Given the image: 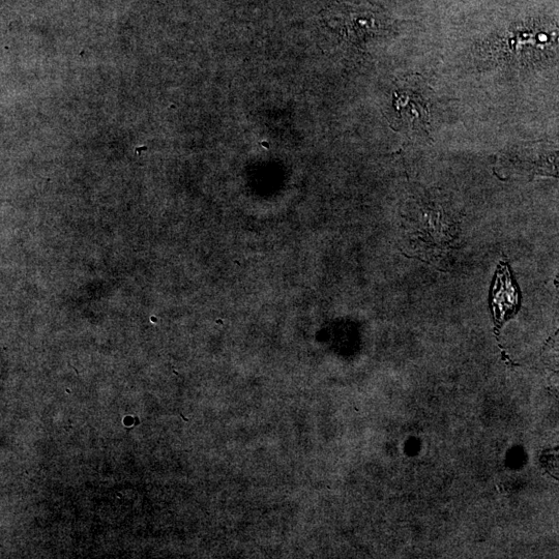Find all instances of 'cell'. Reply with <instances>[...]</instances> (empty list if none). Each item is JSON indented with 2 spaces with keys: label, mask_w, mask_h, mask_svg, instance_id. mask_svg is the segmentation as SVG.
Here are the masks:
<instances>
[{
  "label": "cell",
  "mask_w": 559,
  "mask_h": 559,
  "mask_svg": "<svg viewBox=\"0 0 559 559\" xmlns=\"http://www.w3.org/2000/svg\"><path fill=\"white\" fill-rule=\"evenodd\" d=\"M417 240L429 261L444 259L453 251L460 233L457 215L429 192L417 201Z\"/></svg>",
  "instance_id": "obj_1"
},
{
  "label": "cell",
  "mask_w": 559,
  "mask_h": 559,
  "mask_svg": "<svg viewBox=\"0 0 559 559\" xmlns=\"http://www.w3.org/2000/svg\"><path fill=\"white\" fill-rule=\"evenodd\" d=\"M498 171L506 178L514 175H550L559 178V147L518 146L499 159Z\"/></svg>",
  "instance_id": "obj_2"
},
{
  "label": "cell",
  "mask_w": 559,
  "mask_h": 559,
  "mask_svg": "<svg viewBox=\"0 0 559 559\" xmlns=\"http://www.w3.org/2000/svg\"><path fill=\"white\" fill-rule=\"evenodd\" d=\"M489 308L497 335L520 311L521 292L506 260L498 263L493 276L489 291Z\"/></svg>",
  "instance_id": "obj_3"
},
{
  "label": "cell",
  "mask_w": 559,
  "mask_h": 559,
  "mask_svg": "<svg viewBox=\"0 0 559 559\" xmlns=\"http://www.w3.org/2000/svg\"><path fill=\"white\" fill-rule=\"evenodd\" d=\"M395 105L401 119L414 130H427L430 101L414 88H404L395 94Z\"/></svg>",
  "instance_id": "obj_4"
},
{
  "label": "cell",
  "mask_w": 559,
  "mask_h": 559,
  "mask_svg": "<svg viewBox=\"0 0 559 559\" xmlns=\"http://www.w3.org/2000/svg\"><path fill=\"white\" fill-rule=\"evenodd\" d=\"M541 462L547 473L559 481V447L545 451Z\"/></svg>",
  "instance_id": "obj_5"
}]
</instances>
